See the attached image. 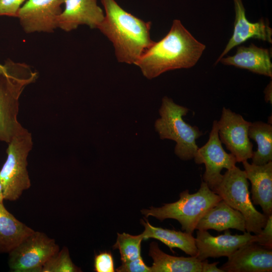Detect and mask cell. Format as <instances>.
Listing matches in <instances>:
<instances>
[{"mask_svg": "<svg viewBox=\"0 0 272 272\" xmlns=\"http://www.w3.org/2000/svg\"><path fill=\"white\" fill-rule=\"evenodd\" d=\"M206 47L175 19L166 36L154 42L134 64L151 80L167 71L194 66Z\"/></svg>", "mask_w": 272, "mask_h": 272, "instance_id": "1", "label": "cell"}, {"mask_svg": "<svg viewBox=\"0 0 272 272\" xmlns=\"http://www.w3.org/2000/svg\"><path fill=\"white\" fill-rule=\"evenodd\" d=\"M104 18L98 29L112 43L120 62L135 64L154 43L151 39V22L126 12L115 0H101Z\"/></svg>", "mask_w": 272, "mask_h": 272, "instance_id": "2", "label": "cell"}, {"mask_svg": "<svg viewBox=\"0 0 272 272\" xmlns=\"http://www.w3.org/2000/svg\"><path fill=\"white\" fill-rule=\"evenodd\" d=\"M4 64L5 71L0 72V141L8 143L23 127L18 119L21 94L38 74L25 63L8 59Z\"/></svg>", "mask_w": 272, "mask_h": 272, "instance_id": "3", "label": "cell"}, {"mask_svg": "<svg viewBox=\"0 0 272 272\" xmlns=\"http://www.w3.org/2000/svg\"><path fill=\"white\" fill-rule=\"evenodd\" d=\"M189 111L186 107L180 105L170 98L164 96L159 109L160 117L154 126L160 139L175 142V155L183 161L193 159L198 148L196 141L203 135L198 127L186 123L183 119Z\"/></svg>", "mask_w": 272, "mask_h": 272, "instance_id": "4", "label": "cell"}, {"mask_svg": "<svg viewBox=\"0 0 272 272\" xmlns=\"http://www.w3.org/2000/svg\"><path fill=\"white\" fill-rule=\"evenodd\" d=\"M221 200L220 196L202 180L195 193H190L186 189L180 193L177 201L164 204L160 208L151 207L149 210H141V213L146 217L152 216L161 221L166 219L176 220L182 230L192 234L201 218Z\"/></svg>", "mask_w": 272, "mask_h": 272, "instance_id": "5", "label": "cell"}, {"mask_svg": "<svg viewBox=\"0 0 272 272\" xmlns=\"http://www.w3.org/2000/svg\"><path fill=\"white\" fill-rule=\"evenodd\" d=\"M8 144L7 158L0 170V182L4 199L13 201L31 185L27 158L33 146L32 134L23 126Z\"/></svg>", "mask_w": 272, "mask_h": 272, "instance_id": "6", "label": "cell"}, {"mask_svg": "<svg viewBox=\"0 0 272 272\" xmlns=\"http://www.w3.org/2000/svg\"><path fill=\"white\" fill-rule=\"evenodd\" d=\"M248 180L245 171L235 166L227 170L213 191L230 207L242 214L246 232L257 234L265 226L268 217L255 208L250 197Z\"/></svg>", "mask_w": 272, "mask_h": 272, "instance_id": "7", "label": "cell"}, {"mask_svg": "<svg viewBox=\"0 0 272 272\" xmlns=\"http://www.w3.org/2000/svg\"><path fill=\"white\" fill-rule=\"evenodd\" d=\"M59 250L54 239L35 231L9 253V266L14 272H40L44 263Z\"/></svg>", "mask_w": 272, "mask_h": 272, "instance_id": "8", "label": "cell"}, {"mask_svg": "<svg viewBox=\"0 0 272 272\" xmlns=\"http://www.w3.org/2000/svg\"><path fill=\"white\" fill-rule=\"evenodd\" d=\"M193 159L197 164H205L202 180L212 190L222 178V170L236 166L237 162L235 156L227 153L222 146L218 134L217 120L213 121L208 142L198 148Z\"/></svg>", "mask_w": 272, "mask_h": 272, "instance_id": "9", "label": "cell"}, {"mask_svg": "<svg viewBox=\"0 0 272 272\" xmlns=\"http://www.w3.org/2000/svg\"><path fill=\"white\" fill-rule=\"evenodd\" d=\"M250 123L240 114L224 107L217 120L220 141L235 156L237 162L247 161L252 156L253 144L248 137Z\"/></svg>", "mask_w": 272, "mask_h": 272, "instance_id": "10", "label": "cell"}, {"mask_svg": "<svg viewBox=\"0 0 272 272\" xmlns=\"http://www.w3.org/2000/svg\"><path fill=\"white\" fill-rule=\"evenodd\" d=\"M65 0H27L17 18L26 33H52L58 28V19Z\"/></svg>", "mask_w": 272, "mask_h": 272, "instance_id": "11", "label": "cell"}, {"mask_svg": "<svg viewBox=\"0 0 272 272\" xmlns=\"http://www.w3.org/2000/svg\"><path fill=\"white\" fill-rule=\"evenodd\" d=\"M195 240L196 257L202 261L209 257H228L242 246L255 243L257 236L246 231L243 234L232 235L229 229L225 230L224 234L213 236L207 230H197Z\"/></svg>", "mask_w": 272, "mask_h": 272, "instance_id": "12", "label": "cell"}, {"mask_svg": "<svg viewBox=\"0 0 272 272\" xmlns=\"http://www.w3.org/2000/svg\"><path fill=\"white\" fill-rule=\"evenodd\" d=\"M228 258L220 267L224 272L272 271V250L256 243L242 246Z\"/></svg>", "mask_w": 272, "mask_h": 272, "instance_id": "13", "label": "cell"}, {"mask_svg": "<svg viewBox=\"0 0 272 272\" xmlns=\"http://www.w3.org/2000/svg\"><path fill=\"white\" fill-rule=\"evenodd\" d=\"M64 9L58 19V28L65 32L82 25L97 28L103 21L104 13L97 0H65Z\"/></svg>", "mask_w": 272, "mask_h": 272, "instance_id": "14", "label": "cell"}, {"mask_svg": "<svg viewBox=\"0 0 272 272\" xmlns=\"http://www.w3.org/2000/svg\"><path fill=\"white\" fill-rule=\"evenodd\" d=\"M235 12L233 33L223 52L216 61L226 55L232 48L248 39H259L269 43L272 42V29L268 23L261 19L258 22L252 23L246 17L245 10L242 0H233Z\"/></svg>", "mask_w": 272, "mask_h": 272, "instance_id": "15", "label": "cell"}, {"mask_svg": "<svg viewBox=\"0 0 272 272\" xmlns=\"http://www.w3.org/2000/svg\"><path fill=\"white\" fill-rule=\"evenodd\" d=\"M242 163L251 184L252 202L259 206L263 214L268 217L272 215V161L261 165L247 161Z\"/></svg>", "mask_w": 272, "mask_h": 272, "instance_id": "16", "label": "cell"}, {"mask_svg": "<svg viewBox=\"0 0 272 272\" xmlns=\"http://www.w3.org/2000/svg\"><path fill=\"white\" fill-rule=\"evenodd\" d=\"M238 68L248 70L257 74L272 77V63L269 50L253 44L240 46L233 56L222 57L219 62Z\"/></svg>", "mask_w": 272, "mask_h": 272, "instance_id": "17", "label": "cell"}, {"mask_svg": "<svg viewBox=\"0 0 272 272\" xmlns=\"http://www.w3.org/2000/svg\"><path fill=\"white\" fill-rule=\"evenodd\" d=\"M230 229L245 232V220L240 212L222 199L205 214L195 228L197 230L213 229L219 232Z\"/></svg>", "mask_w": 272, "mask_h": 272, "instance_id": "18", "label": "cell"}, {"mask_svg": "<svg viewBox=\"0 0 272 272\" xmlns=\"http://www.w3.org/2000/svg\"><path fill=\"white\" fill-rule=\"evenodd\" d=\"M35 231L17 219L0 202V253H9Z\"/></svg>", "mask_w": 272, "mask_h": 272, "instance_id": "19", "label": "cell"}, {"mask_svg": "<svg viewBox=\"0 0 272 272\" xmlns=\"http://www.w3.org/2000/svg\"><path fill=\"white\" fill-rule=\"evenodd\" d=\"M141 223L145 227L142 233L144 240L156 239L167 246L173 252V248H177L191 256H197V250L195 240L191 234L156 227L151 225L147 220L146 222L141 220Z\"/></svg>", "mask_w": 272, "mask_h": 272, "instance_id": "20", "label": "cell"}, {"mask_svg": "<svg viewBox=\"0 0 272 272\" xmlns=\"http://www.w3.org/2000/svg\"><path fill=\"white\" fill-rule=\"evenodd\" d=\"M149 255L153 262L151 272H201V261L196 256L178 257L163 252L158 243L150 244Z\"/></svg>", "mask_w": 272, "mask_h": 272, "instance_id": "21", "label": "cell"}, {"mask_svg": "<svg viewBox=\"0 0 272 272\" xmlns=\"http://www.w3.org/2000/svg\"><path fill=\"white\" fill-rule=\"evenodd\" d=\"M249 139L257 144L256 151L253 152L252 163L257 165L272 161V125L261 121L251 122L248 130Z\"/></svg>", "mask_w": 272, "mask_h": 272, "instance_id": "22", "label": "cell"}, {"mask_svg": "<svg viewBox=\"0 0 272 272\" xmlns=\"http://www.w3.org/2000/svg\"><path fill=\"white\" fill-rule=\"evenodd\" d=\"M143 235H131L123 233H117V237L112 249H118L122 263L135 259L141 256V243Z\"/></svg>", "mask_w": 272, "mask_h": 272, "instance_id": "23", "label": "cell"}, {"mask_svg": "<svg viewBox=\"0 0 272 272\" xmlns=\"http://www.w3.org/2000/svg\"><path fill=\"white\" fill-rule=\"evenodd\" d=\"M81 269L72 261L68 248L61 250L50 257L43 265L40 272H78Z\"/></svg>", "mask_w": 272, "mask_h": 272, "instance_id": "24", "label": "cell"}, {"mask_svg": "<svg viewBox=\"0 0 272 272\" xmlns=\"http://www.w3.org/2000/svg\"><path fill=\"white\" fill-rule=\"evenodd\" d=\"M94 270L96 272H114V259L110 252L103 251L95 254Z\"/></svg>", "mask_w": 272, "mask_h": 272, "instance_id": "25", "label": "cell"}, {"mask_svg": "<svg viewBox=\"0 0 272 272\" xmlns=\"http://www.w3.org/2000/svg\"><path fill=\"white\" fill-rule=\"evenodd\" d=\"M256 235V243L264 248L272 249V215L268 216L264 227Z\"/></svg>", "mask_w": 272, "mask_h": 272, "instance_id": "26", "label": "cell"}, {"mask_svg": "<svg viewBox=\"0 0 272 272\" xmlns=\"http://www.w3.org/2000/svg\"><path fill=\"white\" fill-rule=\"evenodd\" d=\"M117 272H151V268L148 266L142 256L126 262L116 268Z\"/></svg>", "mask_w": 272, "mask_h": 272, "instance_id": "27", "label": "cell"}, {"mask_svg": "<svg viewBox=\"0 0 272 272\" xmlns=\"http://www.w3.org/2000/svg\"><path fill=\"white\" fill-rule=\"evenodd\" d=\"M27 0H0V16L17 18L19 9Z\"/></svg>", "mask_w": 272, "mask_h": 272, "instance_id": "28", "label": "cell"}, {"mask_svg": "<svg viewBox=\"0 0 272 272\" xmlns=\"http://www.w3.org/2000/svg\"><path fill=\"white\" fill-rule=\"evenodd\" d=\"M219 263V261L209 263L206 259L201 261V272H224L223 270L217 267Z\"/></svg>", "mask_w": 272, "mask_h": 272, "instance_id": "29", "label": "cell"}, {"mask_svg": "<svg viewBox=\"0 0 272 272\" xmlns=\"http://www.w3.org/2000/svg\"><path fill=\"white\" fill-rule=\"evenodd\" d=\"M264 99L266 102L272 104V84L271 81L267 85L264 90Z\"/></svg>", "mask_w": 272, "mask_h": 272, "instance_id": "30", "label": "cell"}, {"mask_svg": "<svg viewBox=\"0 0 272 272\" xmlns=\"http://www.w3.org/2000/svg\"><path fill=\"white\" fill-rule=\"evenodd\" d=\"M4 200V195H3V188H2V186L0 182V202H3Z\"/></svg>", "mask_w": 272, "mask_h": 272, "instance_id": "31", "label": "cell"}, {"mask_svg": "<svg viewBox=\"0 0 272 272\" xmlns=\"http://www.w3.org/2000/svg\"><path fill=\"white\" fill-rule=\"evenodd\" d=\"M6 67L5 64H0V72H3L5 71Z\"/></svg>", "mask_w": 272, "mask_h": 272, "instance_id": "32", "label": "cell"}]
</instances>
